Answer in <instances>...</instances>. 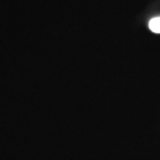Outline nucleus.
<instances>
[{
    "mask_svg": "<svg viewBox=\"0 0 160 160\" xmlns=\"http://www.w3.org/2000/svg\"><path fill=\"white\" fill-rule=\"evenodd\" d=\"M149 29L157 34H160V16L151 19L149 22Z\"/></svg>",
    "mask_w": 160,
    "mask_h": 160,
    "instance_id": "1",
    "label": "nucleus"
}]
</instances>
